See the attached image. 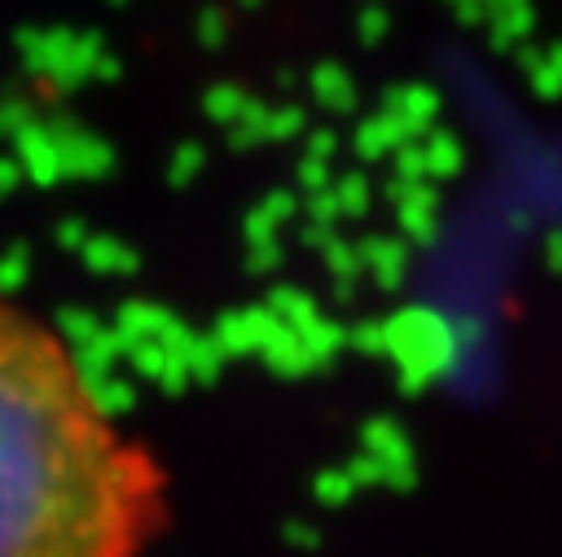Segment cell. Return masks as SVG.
Wrapping results in <instances>:
<instances>
[{"label":"cell","mask_w":562,"mask_h":557,"mask_svg":"<svg viewBox=\"0 0 562 557\" xmlns=\"http://www.w3.org/2000/svg\"><path fill=\"white\" fill-rule=\"evenodd\" d=\"M171 474L101 399L66 333L0 294V557H145Z\"/></svg>","instance_id":"1"}]
</instances>
